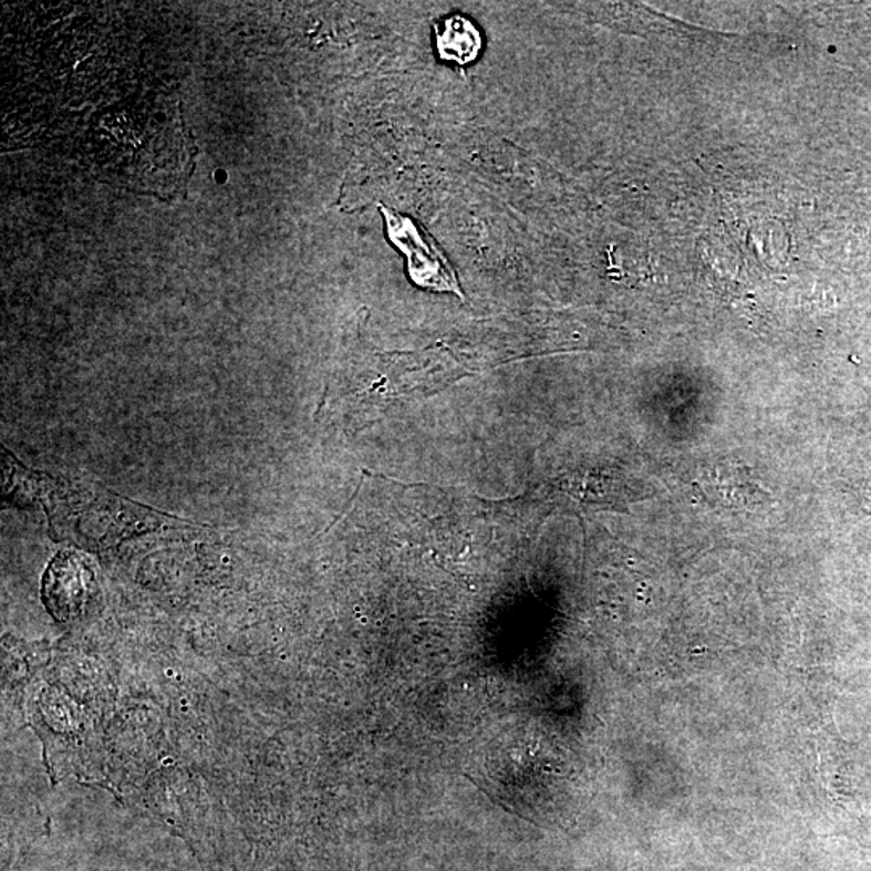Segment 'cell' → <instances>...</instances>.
<instances>
[{
  "label": "cell",
  "mask_w": 871,
  "mask_h": 871,
  "mask_svg": "<svg viewBox=\"0 0 871 871\" xmlns=\"http://www.w3.org/2000/svg\"><path fill=\"white\" fill-rule=\"evenodd\" d=\"M380 210L386 221L391 245L397 247L407 260V273L412 283L428 291L450 292L465 301L454 267L426 229L419 227L411 217L391 210L390 207L380 206Z\"/></svg>",
  "instance_id": "obj_1"
},
{
  "label": "cell",
  "mask_w": 871,
  "mask_h": 871,
  "mask_svg": "<svg viewBox=\"0 0 871 871\" xmlns=\"http://www.w3.org/2000/svg\"><path fill=\"white\" fill-rule=\"evenodd\" d=\"M90 580V570L75 553L63 552L55 557L44 574V602L55 619L66 622L83 612Z\"/></svg>",
  "instance_id": "obj_2"
},
{
  "label": "cell",
  "mask_w": 871,
  "mask_h": 871,
  "mask_svg": "<svg viewBox=\"0 0 871 871\" xmlns=\"http://www.w3.org/2000/svg\"><path fill=\"white\" fill-rule=\"evenodd\" d=\"M437 54L447 62L467 65L478 59L483 49V39L474 21L467 17L454 15L436 27Z\"/></svg>",
  "instance_id": "obj_3"
}]
</instances>
